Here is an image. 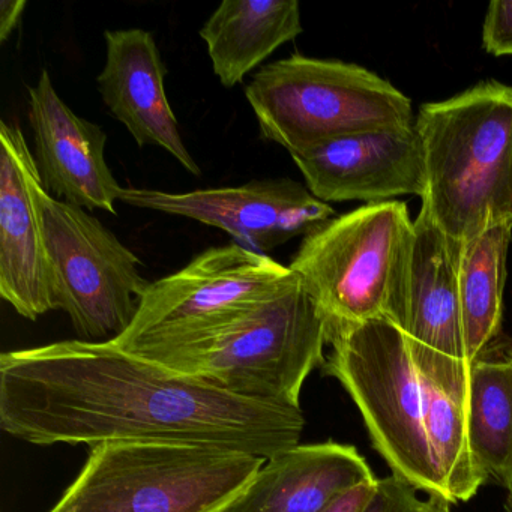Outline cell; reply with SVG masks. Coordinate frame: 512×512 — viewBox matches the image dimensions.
<instances>
[{
    "instance_id": "1",
    "label": "cell",
    "mask_w": 512,
    "mask_h": 512,
    "mask_svg": "<svg viewBox=\"0 0 512 512\" xmlns=\"http://www.w3.org/2000/svg\"><path fill=\"white\" fill-rule=\"evenodd\" d=\"M0 427L40 446L172 443L268 460L298 445L305 418L112 343L68 340L0 355Z\"/></svg>"
},
{
    "instance_id": "2",
    "label": "cell",
    "mask_w": 512,
    "mask_h": 512,
    "mask_svg": "<svg viewBox=\"0 0 512 512\" xmlns=\"http://www.w3.org/2000/svg\"><path fill=\"white\" fill-rule=\"evenodd\" d=\"M331 329L296 275L271 298L179 337L127 352L248 400L301 407L307 377L325 365Z\"/></svg>"
},
{
    "instance_id": "3",
    "label": "cell",
    "mask_w": 512,
    "mask_h": 512,
    "mask_svg": "<svg viewBox=\"0 0 512 512\" xmlns=\"http://www.w3.org/2000/svg\"><path fill=\"white\" fill-rule=\"evenodd\" d=\"M422 206L443 235L466 244L512 224V86L487 80L422 104Z\"/></svg>"
},
{
    "instance_id": "4",
    "label": "cell",
    "mask_w": 512,
    "mask_h": 512,
    "mask_svg": "<svg viewBox=\"0 0 512 512\" xmlns=\"http://www.w3.org/2000/svg\"><path fill=\"white\" fill-rule=\"evenodd\" d=\"M415 239L406 203H370L311 230L289 268L322 311L331 335L373 320L403 329Z\"/></svg>"
},
{
    "instance_id": "5",
    "label": "cell",
    "mask_w": 512,
    "mask_h": 512,
    "mask_svg": "<svg viewBox=\"0 0 512 512\" xmlns=\"http://www.w3.org/2000/svg\"><path fill=\"white\" fill-rule=\"evenodd\" d=\"M263 464L202 446L101 443L49 512H224Z\"/></svg>"
},
{
    "instance_id": "6",
    "label": "cell",
    "mask_w": 512,
    "mask_h": 512,
    "mask_svg": "<svg viewBox=\"0 0 512 512\" xmlns=\"http://www.w3.org/2000/svg\"><path fill=\"white\" fill-rule=\"evenodd\" d=\"M260 136L290 155L368 131L415 127L412 103L367 68L295 53L265 65L245 88Z\"/></svg>"
},
{
    "instance_id": "7",
    "label": "cell",
    "mask_w": 512,
    "mask_h": 512,
    "mask_svg": "<svg viewBox=\"0 0 512 512\" xmlns=\"http://www.w3.org/2000/svg\"><path fill=\"white\" fill-rule=\"evenodd\" d=\"M329 344L323 373L358 406L374 449L416 491L446 500L425 431L424 380L403 329L373 320L338 329Z\"/></svg>"
},
{
    "instance_id": "8",
    "label": "cell",
    "mask_w": 512,
    "mask_h": 512,
    "mask_svg": "<svg viewBox=\"0 0 512 512\" xmlns=\"http://www.w3.org/2000/svg\"><path fill=\"white\" fill-rule=\"evenodd\" d=\"M55 310L68 314L79 340L110 343L124 335L151 281L139 257L86 209L43 196Z\"/></svg>"
},
{
    "instance_id": "9",
    "label": "cell",
    "mask_w": 512,
    "mask_h": 512,
    "mask_svg": "<svg viewBox=\"0 0 512 512\" xmlns=\"http://www.w3.org/2000/svg\"><path fill=\"white\" fill-rule=\"evenodd\" d=\"M295 278L289 266L236 242L209 248L149 284L130 328L110 343L128 350L199 331L271 298Z\"/></svg>"
},
{
    "instance_id": "10",
    "label": "cell",
    "mask_w": 512,
    "mask_h": 512,
    "mask_svg": "<svg viewBox=\"0 0 512 512\" xmlns=\"http://www.w3.org/2000/svg\"><path fill=\"white\" fill-rule=\"evenodd\" d=\"M121 202L217 227L236 244L262 254L335 217L334 208L314 197L307 185L287 178L190 193L124 188Z\"/></svg>"
},
{
    "instance_id": "11",
    "label": "cell",
    "mask_w": 512,
    "mask_h": 512,
    "mask_svg": "<svg viewBox=\"0 0 512 512\" xmlns=\"http://www.w3.org/2000/svg\"><path fill=\"white\" fill-rule=\"evenodd\" d=\"M403 332L422 379L466 404L467 361L454 245L421 209Z\"/></svg>"
},
{
    "instance_id": "12",
    "label": "cell",
    "mask_w": 512,
    "mask_h": 512,
    "mask_svg": "<svg viewBox=\"0 0 512 512\" xmlns=\"http://www.w3.org/2000/svg\"><path fill=\"white\" fill-rule=\"evenodd\" d=\"M44 193L35 155L22 128L0 122V298L29 320L55 310Z\"/></svg>"
},
{
    "instance_id": "13",
    "label": "cell",
    "mask_w": 512,
    "mask_h": 512,
    "mask_svg": "<svg viewBox=\"0 0 512 512\" xmlns=\"http://www.w3.org/2000/svg\"><path fill=\"white\" fill-rule=\"evenodd\" d=\"M293 161L314 197L325 203L391 202L424 196V152L415 127L329 140Z\"/></svg>"
},
{
    "instance_id": "14",
    "label": "cell",
    "mask_w": 512,
    "mask_h": 512,
    "mask_svg": "<svg viewBox=\"0 0 512 512\" xmlns=\"http://www.w3.org/2000/svg\"><path fill=\"white\" fill-rule=\"evenodd\" d=\"M28 91L35 161L47 193L86 211L116 215L124 188L107 164L103 128L65 104L49 71H43Z\"/></svg>"
},
{
    "instance_id": "15",
    "label": "cell",
    "mask_w": 512,
    "mask_h": 512,
    "mask_svg": "<svg viewBox=\"0 0 512 512\" xmlns=\"http://www.w3.org/2000/svg\"><path fill=\"white\" fill-rule=\"evenodd\" d=\"M104 41L106 64L97 86L107 109L140 148L158 146L199 176L202 170L185 146L164 88L167 67L154 35L145 29H119L104 32Z\"/></svg>"
},
{
    "instance_id": "16",
    "label": "cell",
    "mask_w": 512,
    "mask_h": 512,
    "mask_svg": "<svg viewBox=\"0 0 512 512\" xmlns=\"http://www.w3.org/2000/svg\"><path fill=\"white\" fill-rule=\"evenodd\" d=\"M373 479L355 446L332 440L298 443L265 460L224 512H322L341 494Z\"/></svg>"
},
{
    "instance_id": "17",
    "label": "cell",
    "mask_w": 512,
    "mask_h": 512,
    "mask_svg": "<svg viewBox=\"0 0 512 512\" xmlns=\"http://www.w3.org/2000/svg\"><path fill=\"white\" fill-rule=\"evenodd\" d=\"M302 32L298 0H224L200 29V38L215 76L232 89Z\"/></svg>"
},
{
    "instance_id": "18",
    "label": "cell",
    "mask_w": 512,
    "mask_h": 512,
    "mask_svg": "<svg viewBox=\"0 0 512 512\" xmlns=\"http://www.w3.org/2000/svg\"><path fill=\"white\" fill-rule=\"evenodd\" d=\"M470 451L485 481L512 487V347L497 343L470 364L466 400Z\"/></svg>"
},
{
    "instance_id": "19",
    "label": "cell",
    "mask_w": 512,
    "mask_h": 512,
    "mask_svg": "<svg viewBox=\"0 0 512 512\" xmlns=\"http://www.w3.org/2000/svg\"><path fill=\"white\" fill-rule=\"evenodd\" d=\"M511 241L512 224L493 227L466 244L452 241L469 365L493 347L500 335Z\"/></svg>"
},
{
    "instance_id": "20",
    "label": "cell",
    "mask_w": 512,
    "mask_h": 512,
    "mask_svg": "<svg viewBox=\"0 0 512 512\" xmlns=\"http://www.w3.org/2000/svg\"><path fill=\"white\" fill-rule=\"evenodd\" d=\"M424 380L425 431L434 464L449 503L467 502L485 478L479 472L467 436L466 404Z\"/></svg>"
},
{
    "instance_id": "21",
    "label": "cell",
    "mask_w": 512,
    "mask_h": 512,
    "mask_svg": "<svg viewBox=\"0 0 512 512\" xmlns=\"http://www.w3.org/2000/svg\"><path fill=\"white\" fill-rule=\"evenodd\" d=\"M422 503L412 485L391 475L377 479L374 493L361 512H418Z\"/></svg>"
},
{
    "instance_id": "22",
    "label": "cell",
    "mask_w": 512,
    "mask_h": 512,
    "mask_svg": "<svg viewBox=\"0 0 512 512\" xmlns=\"http://www.w3.org/2000/svg\"><path fill=\"white\" fill-rule=\"evenodd\" d=\"M482 47L493 56H512V0H494L488 5Z\"/></svg>"
},
{
    "instance_id": "23",
    "label": "cell",
    "mask_w": 512,
    "mask_h": 512,
    "mask_svg": "<svg viewBox=\"0 0 512 512\" xmlns=\"http://www.w3.org/2000/svg\"><path fill=\"white\" fill-rule=\"evenodd\" d=\"M376 484L377 478L346 491L322 512H361L370 500L371 494L374 493Z\"/></svg>"
},
{
    "instance_id": "24",
    "label": "cell",
    "mask_w": 512,
    "mask_h": 512,
    "mask_svg": "<svg viewBox=\"0 0 512 512\" xmlns=\"http://www.w3.org/2000/svg\"><path fill=\"white\" fill-rule=\"evenodd\" d=\"M28 2L26 0H2L0 2V41L10 38V35L16 31L25 14Z\"/></svg>"
},
{
    "instance_id": "25",
    "label": "cell",
    "mask_w": 512,
    "mask_h": 512,
    "mask_svg": "<svg viewBox=\"0 0 512 512\" xmlns=\"http://www.w3.org/2000/svg\"><path fill=\"white\" fill-rule=\"evenodd\" d=\"M418 512H451V503L442 497H428Z\"/></svg>"
},
{
    "instance_id": "26",
    "label": "cell",
    "mask_w": 512,
    "mask_h": 512,
    "mask_svg": "<svg viewBox=\"0 0 512 512\" xmlns=\"http://www.w3.org/2000/svg\"><path fill=\"white\" fill-rule=\"evenodd\" d=\"M506 512H512V487L509 488L508 499H506Z\"/></svg>"
}]
</instances>
